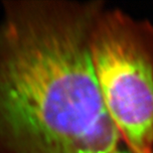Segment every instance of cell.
<instances>
[{
  "mask_svg": "<svg viewBox=\"0 0 153 153\" xmlns=\"http://www.w3.org/2000/svg\"><path fill=\"white\" fill-rule=\"evenodd\" d=\"M102 1H5L0 153H112L122 142L91 55Z\"/></svg>",
  "mask_w": 153,
  "mask_h": 153,
  "instance_id": "obj_1",
  "label": "cell"
},
{
  "mask_svg": "<svg viewBox=\"0 0 153 153\" xmlns=\"http://www.w3.org/2000/svg\"><path fill=\"white\" fill-rule=\"evenodd\" d=\"M112 153H133V152H131L130 150H128V149H126V150H120V149H117V150L114 151Z\"/></svg>",
  "mask_w": 153,
  "mask_h": 153,
  "instance_id": "obj_3",
  "label": "cell"
},
{
  "mask_svg": "<svg viewBox=\"0 0 153 153\" xmlns=\"http://www.w3.org/2000/svg\"><path fill=\"white\" fill-rule=\"evenodd\" d=\"M91 55L122 142L133 153H153V24L105 7L91 32Z\"/></svg>",
  "mask_w": 153,
  "mask_h": 153,
  "instance_id": "obj_2",
  "label": "cell"
}]
</instances>
